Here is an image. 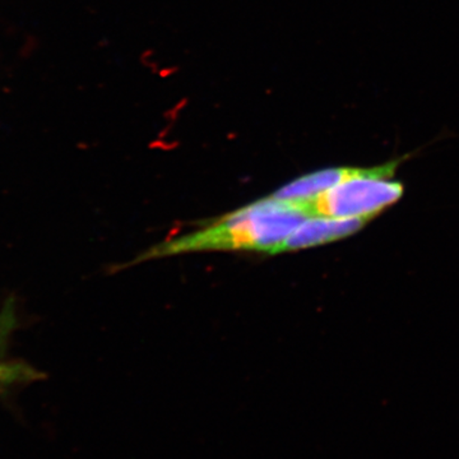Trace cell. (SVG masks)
<instances>
[{
  "label": "cell",
  "mask_w": 459,
  "mask_h": 459,
  "mask_svg": "<svg viewBox=\"0 0 459 459\" xmlns=\"http://www.w3.org/2000/svg\"><path fill=\"white\" fill-rule=\"evenodd\" d=\"M307 217L309 214L299 205L271 195L192 234L165 241L148 250L140 261L199 250H253L273 255L292 230Z\"/></svg>",
  "instance_id": "6da1fadb"
},
{
  "label": "cell",
  "mask_w": 459,
  "mask_h": 459,
  "mask_svg": "<svg viewBox=\"0 0 459 459\" xmlns=\"http://www.w3.org/2000/svg\"><path fill=\"white\" fill-rule=\"evenodd\" d=\"M403 159L374 168H351L336 186L296 205L309 216L371 220L397 204L403 195V184L392 180Z\"/></svg>",
  "instance_id": "7a4b0ae2"
},
{
  "label": "cell",
  "mask_w": 459,
  "mask_h": 459,
  "mask_svg": "<svg viewBox=\"0 0 459 459\" xmlns=\"http://www.w3.org/2000/svg\"><path fill=\"white\" fill-rule=\"evenodd\" d=\"M370 220L368 219H337V217L310 216L305 219L298 228L292 230L291 234L281 243L274 250L273 255L280 253L295 252L325 246L333 243L341 238L351 237L360 231Z\"/></svg>",
  "instance_id": "3957f363"
},
{
  "label": "cell",
  "mask_w": 459,
  "mask_h": 459,
  "mask_svg": "<svg viewBox=\"0 0 459 459\" xmlns=\"http://www.w3.org/2000/svg\"><path fill=\"white\" fill-rule=\"evenodd\" d=\"M350 171L351 168H332L312 172L282 186L272 197L295 204H303L336 186Z\"/></svg>",
  "instance_id": "277c9868"
},
{
  "label": "cell",
  "mask_w": 459,
  "mask_h": 459,
  "mask_svg": "<svg viewBox=\"0 0 459 459\" xmlns=\"http://www.w3.org/2000/svg\"><path fill=\"white\" fill-rule=\"evenodd\" d=\"M33 377V370L20 362L0 360V385H13L32 379Z\"/></svg>",
  "instance_id": "5b68a950"
}]
</instances>
